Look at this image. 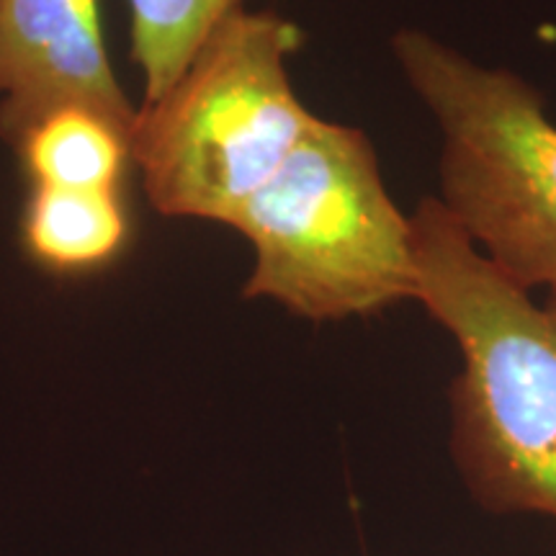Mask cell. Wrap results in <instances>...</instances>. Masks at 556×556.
<instances>
[{
	"mask_svg": "<svg viewBox=\"0 0 556 556\" xmlns=\"http://www.w3.org/2000/svg\"><path fill=\"white\" fill-rule=\"evenodd\" d=\"M302 41L291 18L240 5L178 80L144 101L131 131V163L157 214L232 227L281 170L317 122L289 73Z\"/></svg>",
	"mask_w": 556,
	"mask_h": 556,
	"instance_id": "7a4b0ae2",
	"label": "cell"
},
{
	"mask_svg": "<svg viewBox=\"0 0 556 556\" xmlns=\"http://www.w3.org/2000/svg\"><path fill=\"white\" fill-rule=\"evenodd\" d=\"M253 248L242 296L325 325L415 302L413 225L364 129L319 119L232 222Z\"/></svg>",
	"mask_w": 556,
	"mask_h": 556,
	"instance_id": "3957f363",
	"label": "cell"
},
{
	"mask_svg": "<svg viewBox=\"0 0 556 556\" xmlns=\"http://www.w3.org/2000/svg\"><path fill=\"white\" fill-rule=\"evenodd\" d=\"M240 5L242 0H129L131 60L144 75V101L163 96Z\"/></svg>",
	"mask_w": 556,
	"mask_h": 556,
	"instance_id": "ba28073f",
	"label": "cell"
},
{
	"mask_svg": "<svg viewBox=\"0 0 556 556\" xmlns=\"http://www.w3.org/2000/svg\"><path fill=\"white\" fill-rule=\"evenodd\" d=\"M26 176L47 189L119 191L131 165V135L101 111L67 103L21 131L13 142Z\"/></svg>",
	"mask_w": 556,
	"mask_h": 556,
	"instance_id": "8992f818",
	"label": "cell"
},
{
	"mask_svg": "<svg viewBox=\"0 0 556 556\" xmlns=\"http://www.w3.org/2000/svg\"><path fill=\"white\" fill-rule=\"evenodd\" d=\"M409 225L415 302L462 356L448 387L458 477L484 513L556 528V291L536 299L503 274L438 197Z\"/></svg>",
	"mask_w": 556,
	"mask_h": 556,
	"instance_id": "6da1fadb",
	"label": "cell"
},
{
	"mask_svg": "<svg viewBox=\"0 0 556 556\" xmlns=\"http://www.w3.org/2000/svg\"><path fill=\"white\" fill-rule=\"evenodd\" d=\"M67 103L135 131L137 109L109 62L99 0H0V137L13 144Z\"/></svg>",
	"mask_w": 556,
	"mask_h": 556,
	"instance_id": "5b68a950",
	"label": "cell"
},
{
	"mask_svg": "<svg viewBox=\"0 0 556 556\" xmlns=\"http://www.w3.org/2000/svg\"><path fill=\"white\" fill-rule=\"evenodd\" d=\"M21 238L39 266L83 274L106 266L129 240V214L119 191L34 186Z\"/></svg>",
	"mask_w": 556,
	"mask_h": 556,
	"instance_id": "52a82bcc",
	"label": "cell"
},
{
	"mask_svg": "<svg viewBox=\"0 0 556 556\" xmlns=\"http://www.w3.org/2000/svg\"><path fill=\"white\" fill-rule=\"evenodd\" d=\"M389 45L441 131L438 201L513 281L556 291V124L544 93L415 26Z\"/></svg>",
	"mask_w": 556,
	"mask_h": 556,
	"instance_id": "277c9868",
	"label": "cell"
}]
</instances>
